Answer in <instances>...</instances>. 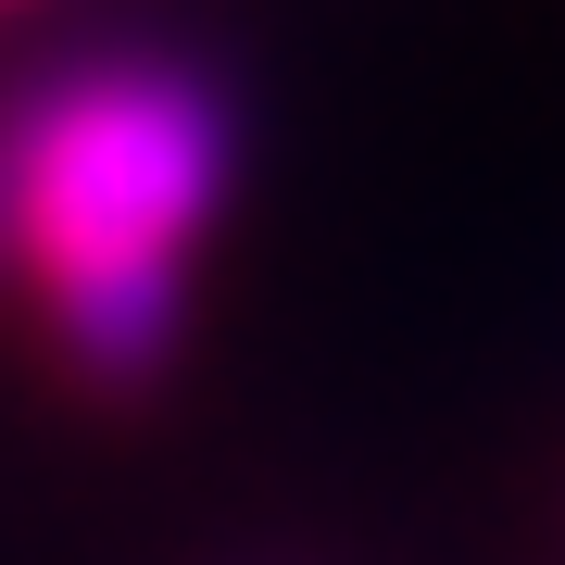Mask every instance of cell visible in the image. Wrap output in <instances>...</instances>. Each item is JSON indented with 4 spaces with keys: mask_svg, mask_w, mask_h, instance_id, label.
Listing matches in <instances>:
<instances>
[{
    "mask_svg": "<svg viewBox=\"0 0 565 565\" xmlns=\"http://www.w3.org/2000/svg\"><path fill=\"white\" fill-rule=\"evenodd\" d=\"M239 114L189 51H88L0 102V277L51 315L88 390H151L189 315Z\"/></svg>",
    "mask_w": 565,
    "mask_h": 565,
    "instance_id": "1",
    "label": "cell"
},
{
    "mask_svg": "<svg viewBox=\"0 0 565 565\" xmlns=\"http://www.w3.org/2000/svg\"><path fill=\"white\" fill-rule=\"evenodd\" d=\"M0 13H13V0H0Z\"/></svg>",
    "mask_w": 565,
    "mask_h": 565,
    "instance_id": "2",
    "label": "cell"
}]
</instances>
